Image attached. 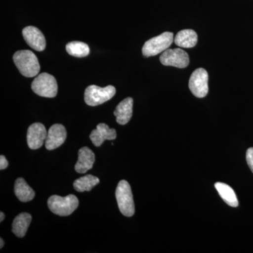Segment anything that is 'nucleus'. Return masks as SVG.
Here are the masks:
<instances>
[{"mask_svg": "<svg viewBox=\"0 0 253 253\" xmlns=\"http://www.w3.org/2000/svg\"><path fill=\"white\" fill-rule=\"evenodd\" d=\"M13 60L19 72L25 77H35L40 72L41 66L38 58L30 50L16 51Z\"/></svg>", "mask_w": 253, "mask_h": 253, "instance_id": "1", "label": "nucleus"}, {"mask_svg": "<svg viewBox=\"0 0 253 253\" xmlns=\"http://www.w3.org/2000/svg\"><path fill=\"white\" fill-rule=\"evenodd\" d=\"M48 207L54 214L61 217L71 215L79 206V201L76 196L68 195L65 197L54 196H51L47 201Z\"/></svg>", "mask_w": 253, "mask_h": 253, "instance_id": "2", "label": "nucleus"}, {"mask_svg": "<svg viewBox=\"0 0 253 253\" xmlns=\"http://www.w3.org/2000/svg\"><path fill=\"white\" fill-rule=\"evenodd\" d=\"M118 208L123 215L131 217L135 212L134 200L130 185L126 180H121L118 183L116 191Z\"/></svg>", "mask_w": 253, "mask_h": 253, "instance_id": "3", "label": "nucleus"}, {"mask_svg": "<svg viewBox=\"0 0 253 253\" xmlns=\"http://www.w3.org/2000/svg\"><path fill=\"white\" fill-rule=\"evenodd\" d=\"M33 91L42 97L54 98L58 92V84L54 76L46 73L38 75L31 84Z\"/></svg>", "mask_w": 253, "mask_h": 253, "instance_id": "4", "label": "nucleus"}, {"mask_svg": "<svg viewBox=\"0 0 253 253\" xmlns=\"http://www.w3.org/2000/svg\"><path fill=\"white\" fill-rule=\"evenodd\" d=\"M174 35L169 32H166L162 34L151 38L146 41L143 46V55L146 57L156 56L167 50L172 44Z\"/></svg>", "mask_w": 253, "mask_h": 253, "instance_id": "5", "label": "nucleus"}, {"mask_svg": "<svg viewBox=\"0 0 253 253\" xmlns=\"http://www.w3.org/2000/svg\"><path fill=\"white\" fill-rule=\"evenodd\" d=\"M116 93V88L112 85L106 87L90 85L87 86L84 91V101L89 106H98L112 99Z\"/></svg>", "mask_w": 253, "mask_h": 253, "instance_id": "6", "label": "nucleus"}, {"mask_svg": "<svg viewBox=\"0 0 253 253\" xmlns=\"http://www.w3.org/2000/svg\"><path fill=\"white\" fill-rule=\"evenodd\" d=\"M189 87L198 98H204L208 93V73L204 68L194 71L189 79Z\"/></svg>", "mask_w": 253, "mask_h": 253, "instance_id": "7", "label": "nucleus"}, {"mask_svg": "<svg viewBox=\"0 0 253 253\" xmlns=\"http://www.w3.org/2000/svg\"><path fill=\"white\" fill-rule=\"evenodd\" d=\"M160 61L164 66L184 68L189 66V56L185 51L179 48L168 49L163 51Z\"/></svg>", "mask_w": 253, "mask_h": 253, "instance_id": "8", "label": "nucleus"}, {"mask_svg": "<svg viewBox=\"0 0 253 253\" xmlns=\"http://www.w3.org/2000/svg\"><path fill=\"white\" fill-rule=\"evenodd\" d=\"M47 136L45 126L42 123H33L29 126L27 132V142L30 149H40L44 144Z\"/></svg>", "mask_w": 253, "mask_h": 253, "instance_id": "9", "label": "nucleus"}, {"mask_svg": "<svg viewBox=\"0 0 253 253\" xmlns=\"http://www.w3.org/2000/svg\"><path fill=\"white\" fill-rule=\"evenodd\" d=\"M22 34L25 41L33 49L42 51L45 49V38L38 28L34 26H28L23 30Z\"/></svg>", "mask_w": 253, "mask_h": 253, "instance_id": "10", "label": "nucleus"}, {"mask_svg": "<svg viewBox=\"0 0 253 253\" xmlns=\"http://www.w3.org/2000/svg\"><path fill=\"white\" fill-rule=\"evenodd\" d=\"M67 136L66 128L61 124H55L49 128L45 140L46 149L51 151L59 147L65 142Z\"/></svg>", "mask_w": 253, "mask_h": 253, "instance_id": "11", "label": "nucleus"}, {"mask_svg": "<svg viewBox=\"0 0 253 253\" xmlns=\"http://www.w3.org/2000/svg\"><path fill=\"white\" fill-rule=\"evenodd\" d=\"M116 131L115 129H111L105 123H100L96 126V129L91 131L90 138L91 142L95 146H101L104 141L114 140L116 139Z\"/></svg>", "mask_w": 253, "mask_h": 253, "instance_id": "12", "label": "nucleus"}, {"mask_svg": "<svg viewBox=\"0 0 253 253\" xmlns=\"http://www.w3.org/2000/svg\"><path fill=\"white\" fill-rule=\"evenodd\" d=\"M95 161V155L91 149L83 147L78 151V161L75 166L76 172L84 174L93 167Z\"/></svg>", "mask_w": 253, "mask_h": 253, "instance_id": "13", "label": "nucleus"}, {"mask_svg": "<svg viewBox=\"0 0 253 253\" xmlns=\"http://www.w3.org/2000/svg\"><path fill=\"white\" fill-rule=\"evenodd\" d=\"M132 108L133 99L131 97L126 98L118 105L114 115L118 124L124 126L130 121L132 116Z\"/></svg>", "mask_w": 253, "mask_h": 253, "instance_id": "14", "label": "nucleus"}, {"mask_svg": "<svg viewBox=\"0 0 253 253\" xmlns=\"http://www.w3.org/2000/svg\"><path fill=\"white\" fill-rule=\"evenodd\" d=\"M197 33L191 29L179 31L174 38V42L176 45L182 48L194 47L197 44Z\"/></svg>", "mask_w": 253, "mask_h": 253, "instance_id": "15", "label": "nucleus"}, {"mask_svg": "<svg viewBox=\"0 0 253 253\" xmlns=\"http://www.w3.org/2000/svg\"><path fill=\"white\" fill-rule=\"evenodd\" d=\"M14 192L16 197L21 202L31 201L36 196L33 189L21 177L16 179L14 185Z\"/></svg>", "mask_w": 253, "mask_h": 253, "instance_id": "16", "label": "nucleus"}, {"mask_svg": "<svg viewBox=\"0 0 253 253\" xmlns=\"http://www.w3.org/2000/svg\"><path fill=\"white\" fill-rule=\"evenodd\" d=\"M32 217L28 213L23 212L15 218L12 224L13 233L19 238L26 235L28 227L31 224Z\"/></svg>", "mask_w": 253, "mask_h": 253, "instance_id": "17", "label": "nucleus"}, {"mask_svg": "<svg viewBox=\"0 0 253 253\" xmlns=\"http://www.w3.org/2000/svg\"><path fill=\"white\" fill-rule=\"evenodd\" d=\"M216 189L219 193L221 199L224 200L226 204L231 207L236 208L239 206V201L236 197L235 192L231 186L224 183L217 182L214 184Z\"/></svg>", "mask_w": 253, "mask_h": 253, "instance_id": "18", "label": "nucleus"}, {"mask_svg": "<svg viewBox=\"0 0 253 253\" xmlns=\"http://www.w3.org/2000/svg\"><path fill=\"white\" fill-rule=\"evenodd\" d=\"M99 179L96 176L87 174V175L82 176L79 179H76L73 183L74 189L78 192H84L89 191L97 185L99 183Z\"/></svg>", "mask_w": 253, "mask_h": 253, "instance_id": "19", "label": "nucleus"}, {"mask_svg": "<svg viewBox=\"0 0 253 253\" xmlns=\"http://www.w3.org/2000/svg\"><path fill=\"white\" fill-rule=\"evenodd\" d=\"M68 54L75 57H85L89 54V47L85 43L79 41L71 42L66 46Z\"/></svg>", "mask_w": 253, "mask_h": 253, "instance_id": "20", "label": "nucleus"}, {"mask_svg": "<svg viewBox=\"0 0 253 253\" xmlns=\"http://www.w3.org/2000/svg\"><path fill=\"white\" fill-rule=\"evenodd\" d=\"M246 161L248 165L253 172V148H250L246 153Z\"/></svg>", "mask_w": 253, "mask_h": 253, "instance_id": "21", "label": "nucleus"}, {"mask_svg": "<svg viewBox=\"0 0 253 253\" xmlns=\"http://www.w3.org/2000/svg\"><path fill=\"white\" fill-rule=\"evenodd\" d=\"M8 166H9V163H8L7 160L6 159V158H5L4 156L1 155V156H0V169H6V168L8 167Z\"/></svg>", "mask_w": 253, "mask_h": 253, "instance_id": "22", "label": "nucleus"}, {"mask_svg": "<svg viewBox=\"0 0 253 253\" xmlns=\"http://www.w3.org/2000/svg\"><path fill=\"white\" fill-rule=\"evenodd\" d=\"M0 217H0V221H2L3 220H4L5 217L4 213H3L2 212H0Z\"/></svg>", "mask_w": 253, "mask_h": 253, "instance_id": "23", "label": "nucleus"}, {"mask_svg": "<svg viewBox=\"0 0 253 253\" xmlns=\"http://www.w3.org/2000/svg\"><path fill=\"white\" fill-rule=\"evenodd\" d=\"M0 242H1V245H0V249H2L4 244V241H3L2 239H0Z\"/></svg>", "mask_w": 253, "mask_h": 253, "instance_id": "24", "label": "nucleus"}]
</instances>
